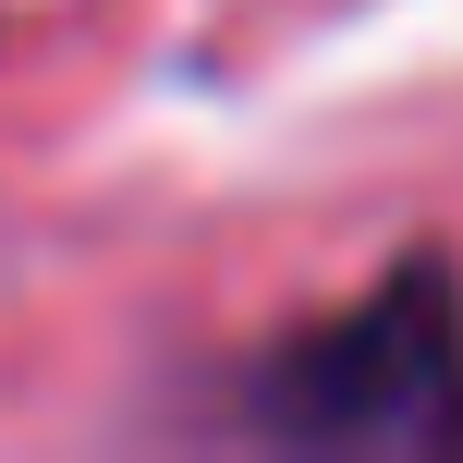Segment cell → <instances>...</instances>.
<instances>
[{"instance_id": "6da1fadb", "label": "cell", "mask_w": 463, "mask_h": 463, "mask_svg": "<svg viewBox=\"0 0 463 463\" xmlns=\"http://www.w3.org/2000/svg\"><path fill=\"white\" fill-rule=\"evenodd\" d=\"M256 427L293 451H463V293L439 256L256 366Z\"/></svg>"}]
</instances>
